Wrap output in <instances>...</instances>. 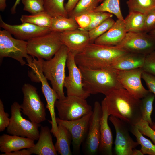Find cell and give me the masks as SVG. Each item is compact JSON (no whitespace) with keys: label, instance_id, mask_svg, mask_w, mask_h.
<instances>
[{"label":"cell","instance_id":"1","mask_svg":"<svg viewBox=\"0 0 155 155\" xmlns=\"http://www.w3.org/2000/svg\"><path fill=\"white\" fill-rule=\"evenodd\" d=\"M109 116L113 115L129 126L135 125L142 119L141 100L124 88L114 90L102 100Z\"/></svg>","mask_w":155,"mask_h":155},{"label":"cell","instance_id":"2","mask_svg":"<svg viewBox=\"0 0 155 155\" xmlns=\"http://www.w3.org/2000/svg\"><path fill=\"white\" fill-rule=\"evenodd\" d=\"M127 52L116 46L89 44L75 57L78 67L98 69L111 67L119 57Z\"/></svg>","mask_w":155,"mask_h":155},{"label":"cell","instance_id":"3","mask_svg":"<svg viewBox=\"0 0 155 155\" xmlns=\"http://www.w3.org/2000/svg\"><path fill=\"white\" fill-rule=\"evenodd\" d=\"M78 67L84 89L90 94L101 93L106 96L114 90L124 88L118 79V71L111 67L98 69Z\"/></svg>","mask_w":155,"mask_h":155},{"label":"cell","instance_id":"4","mask_svg":"<svg viewBox=\"0 0 155 155\" xmlns=\"http://www.w3.org/2000/svg\"><path fill=\"white\" fill-rule=\"evenodd\" d=\"M69 50L63 44L51 59H41L42 69L44 76L49 80L59 100L66 97L63 91L66 77L65 68Z\"/></svg>","mask_w":155,"mask_h":155},{"label":"cell","instance_id":"5","mask_svg":"<svg viewBox=\"0 0 155 155\" xmlns=\"http://www.w3.org/2000/svg\"><path fill=\"white\" fill-rule=\"evenodd\" d=\"M60 33L51 31L28 40V53L32 58L36 57L37 59H51L63 44Z\"/></svg>","mask_w":155,"mask_h":155},{"label":"cell","instance_id":"6","mask_svg":"<svg viewBox=\"0 0 155 155\" xmlns=\"http://www.w3.org/2000/svg\"><path fill=\"white\" fill-rule=\"evenodd\" d=\"M23 94L21 111L32 122L38 124L46 120V108L37 91V88L29 84L22 87Z\"/></svg>","mask_w":155,"mask_h":155},{"label":"cell","instance_id":"7","mask_svg":"<svg viewBox=\"0 0 155 155\" xmlns=\"http://www.w3.org/2000/svg\"><path fill=\"white\" fill-rule=\"evenodd\" d=\"M11 116L9 124L7 127L9 134L31 139L34 141L38 140L40 131V124L30 121L23 117L21 111L20 105L17 102H13L11 106Z\"/></svg>","mask_w":155,"mask_h":155},{"label":"cell","instance_id":"8","mask_svg":"<svg viewBox=\"0 0 155 155\" xmlns=\"http://www.w3.org/2000/svg\"><path fill=\"white\" fill-rule=\"evenodd\" d=\"M12 34L7 30H0V58L9 57L18 61L22 66L33 60L27 51V41L13 38Z\"/></svg>","mask_w":155,"mask_h":155},{"label":"cell","instance_id":"9","mask_svg":"<svg viewBox=\"0 0 155 155\" xmlns=\"http://www.w3.org/2000/svg\"><path fill=\"white\" fill-rule=\"evenodd\" d=\"M86 99L73 95L67 96L65 99L57 100L55 104L60 119L72 121L80 119L92 112V106Z\"/></svg>","mask_w":155,"mask_h":155},{"label":"cell","instance_id":"10","mask_svg":"<svg viewBox=\"0 0 155 155\" xmlns=\"http://www.w3.org/2000/svg\"><path fill=\"white\" fill-rule=\"evenodd\" d=\"M30 68L31 71L29 72V75L31 80L41 83L42 91L46 102V107L49 111L51 118V121L48 120L51 125V131L54 136L58 129L55 109V102L58 99V96L49 86L47 79L44 76L41 63L39 62H35L32 64Z\"/></svg>","mask_w":155,"mask_h":155},{"label":"cell","instance_id":"11","mask_svg":"<svg viewBox=\"0 0 155 155\" xmlns=\"http://www.w3.org/2000/svg\"><path fill=\"white\" fill-rule=\"evenodd\" d=\"M102 113L101 104L98 101L95 102L86 136L83 143V152L85 154L94 155L98 152Z\"/></svg>","mask_w":155,"mask_h":155},{"label":"cell","instance_id":"12","mask_svg":"<svg viewBox=\"0 0 155 155\" xmlns=\"http://www.w3.org/2000/svg\"><path fill=\"white\" fill-rule=\"evenodd\" d=\"M115 46L127 52L147 55L155 51V38L144 32H128Z\"/></svg>","mask_w":155,"mask_h":155},{"label":"cell","instance_id":"13","mask_svg":"<svg viewBox=\"0 0 155 155\" xmlns=\"http://www.w3.org/2000/svg\"><path fill=\"white\" fill-rule=\"evenodd\" d=\"M75 56L69 51L66 63L68 75L65 78L64 87L66 89L67 96H75L86 99L90 94L84 89L82 76L75 62Z\"/></svg>","mask_w":155,"mask_h":155},{"label":"cell","instance_id":"14","mask_svg":"<svg viewBox=\"0 0 155 155\" xmlns=\"http://www.w3.org/2000/svg\"><path fill=\"white\" fill-rule=\"evenodd\" d=\"M109 119L116 131L114 151L116 155H132L133 150L139 144L130 136L129 126L124 121L113 115Z\"/></svg>","mask_w":155,"mask_h":155},{"label":"cell","instance_id":"15","mask_svg":"<svg viewBox=\"0 0 155 155\" xmlns=\"http://www.w3.org/2000/svg\"><path fill=\"white\" fill-rule=\"evenodd\" d=\"M92 112L80 119L72 121L63 120L56 117L57 124L63 126L70 133L75 153H79L80 146L86 136Z\"/></svg>","mask_w":155,"mask_h":155},{"label":"cell","instance_id":"16","mask_svg":"<svg viewBox=\"0 0 155 155\" xmlns=\"http://www.w3.org/2000/svg\"><path fill=\"white\" fill-rule=\"evenodd\" d=\"M142 68L126 71H118V79L125 89L137 98L141 99L150 92L142 85Z\"/></svg>","mask_w":155,"mask_h":155},{"label":"cell","instance_id":"17","mask_svg":"<svg viewBox=\"0 0 155 155\" xmlns=\"http://www.w3.org/2000/svg\"><path fill=\"white\" fill-rule=\"evenodd\" d=\"M0 26L13 35L16 38L25 41L51 31L49 28L41 27L28 23L13 25L8 24L3 20L1 16Z\"/></svg>","mask_w":155,"mask_h":155},{"label":"cell","instance_id":"18","mask_svg":"<svg viewBox=\"0 0 155 155\" xmlns=\"http://www.w3.org/2000/svg\"><path fill=\"white\" fill-rule=\"evenodd\" d=\"M60 37L63 44L75 56L91 43L88 32L79 28L61 32Z\"/></svg>","mask_w":155,"mask_h":155},{"label":"cell","instance_id":"19","mask_svg":"<svg viewBox=\"0 0 155 155\" xmlns=\"http://www.w3.org/2000/svg\"><path fill=\"white\" fill-rule=\"evenodd\" d=\"M127 33L124 20L117 19L111 28L97 38L94 43L104 45L115 46L122 42Z\"/></svg>","mask_w":155,"mask_h":155},{"label":"cell","instance_id":"20","mask_svg":"<svg viewBox=\"0 0 155 155\" xmlns=\"http://www.w3.org/2000/svg\"><path fill=\"white\" fill-rule=\"evenodd\" d=\"M102 116L100 122V140L98 151L103 155H112L113 137L108 123L109 116L106 107L102 101Z\"/></svg>","mask_w":155,"mask_h":155},{"label":"cell","instance_id":"21","mask_svg":"<svg viewBox=\"0 0 155 155\" xmlns=\"http://www.w3.org/2000/svg\"><path fill=\"white\" fill-rule=\"evenodd\" d=\"M52 133L47 126L41 127L37 143L33 147L27 148L31 154L37 155H57L53 142Z\"/></svg>","mask_w":155,"mask_h":155},{"label":"cell","instance_id":"22","mask_svg":"<svg viewBox=\"0 0 155 155\" xmlns=\"http://www.w3.org/2000/svg\"><path fill=\"white\" fill-rule=\"evenodd\" d=\"M35 144L34 140L26 137L5 134L0 137V150L4 153L30 148Z\"/></svg>","mask_w":155,"mask_h":155},{"label":"cell","instance_id":"23","mask_svg":"<svg viewBox=\"0 0 155 155\" xmlns=\"http://www.w3.org/2000/svg\"><path fill=\"white\" fill-rule=\"evenodd\" d=\"M146 55L127 52L118 58L111 67L118 71H126L142 68Z\"/></svg>","mask_w":155,"mask_h":155},{"label":"cell","instance_id":"24","mask_svg":"<svg viewBox=\"0 0 155 155\" xmlns=\"http://www.w3.org/2000/svg\"><path fill=\"white\" fill-rule=\"evenodd\" d=\"M56 141L55 145L56 150L61 155H71V149L72 142L71 135L63 126L58 125L57 130L54 136Z\"/></svg>","mask_w":155,"mask_h":155},{"label":"cell","instance_id":"25","mask_svg":"<svg viewBox=\"0 0 155 155\" xmlns=\"http://www.w3.org/2000/svg\"><path fill=\"white\" fill-rule=\"evenodd\" d=\"M147 14L136 11L129 12L124 20L127 32H144Z\"/></svg>","mask_w":155,"mask_h":155},{"label":"cell","instance_id":"26","mask_svg":"<svg viewBox=\"0 0 155 155\" xmlns=\"http://www.w3.org/2000/svg\"><path fill=\"white\" fill-rule=\"evenodd\" d=\"M78 28L74 18L59 16L52 17L50 29L52 31L61 33Z\"/></svg>","mask_w":155,"mask_h":155},{"label":"cell","instance_id":"27","mask_svg":"<svg viewBox=\"0 0 155 155\" xmlns=\"http://www.w3.org/2000/svg\"><path fill=\"white\" fill-rule=\"evenodd\" d=\"M52 17L45 11L35 14L22 15L20 20L22 23H28L41 27L50 28Z\"/></svg>","mask_w":155,"mask_h":155},{"label":"cell","instance_id":"28","mask_svg":"<svg viewBox=\"0 0 155 155\" xmlns=\"http://www.w3.org/2000/svg\"><path fill=\"white\" fill-rule=\"evenodd\" d=\"M100 1V0H80L74 9L68 14V17L74 18L93 12L98 5Z\"/></svg>","mask_w":155,"mask_h":155},{"label":"cell","instance_id":"29","mask_svg":"<svg viewBox=\"0 0 155 155\" xmlns=\"http://www.w3.org/2000/svg\"><path fill=\"white\" fill-rule=\"evenodd\" d=\"M129 127L130 132L135 137L137 142L141 145V150L144 155H155V145L143 136L136 125Z\"/></svg>","mask_w":155,"mask_h":155},{"label":"cell","instance_id":"30","mask_svg":"<svg viewBox=\"0 0 155 155\" xmlns=\"http://www.w3.org/2000/svg\"><path fill=\"white\" fill-rule=\"evenodd\" d=\"M65 0H43L45 11L52 17H68L64 4Z\"/></svg>","mask_w":155,"mask_h":155},{"label":"cell","instance_id":"31","mask_svg":"<svg viewBox=\"0 0 155 155\" xmlns=\"http://www.w3.org/2000/svg\"><path fill=\"white\" fill-rule=\"evenodd\" d=\"M126 4L129 12L148 14L155 9V0H127Z\"/></svg>","mask_w":155,"mask_h":155},{"label":"cell","instance_id":"32","mask_svg":"<svg viewBox=\"0 0 155 155\" xmlns=\"http://www.w3.org/2000/svg\"><path fill=\"white\" fill-rule=\"evenodd\" d=\"M94 11L108 12L115 15L118 19L124 20L120 9V0H104Z\"/></svg>","mask_w":155,"mask_h":155},{"label":"cell","instance_id":"33","mask_svg":"<svg viewBox=\"0 0 155 155\" xmlns=\"http://www.w3.org/2000/svg\"><path fill=\"white\" fill-rule=\"evenodd\" d=\"M155 97V94L150 92L141 99L142 119L148 122L150 125H152L153 123L151 115Z\"/></svg>","mask_w":155,"mask_h":155},{"label":"cell","instance_id":"34","mask_svg":"<svg viewBox=\"0 0 155 155\" xmlns=\"http://www.w3.org/2000/svg\"><path fill=\"white\" fill-rule=\"evenodd\" d=\"M115 22L112 17L109 18L95 28L88 31L91 43H94L97 38L109 30Z\"/></svg>","mask_w":155,"mask_h":155},{"label":"cell","instance_id":"35","mask_svg":"<svg viewBox=\"0 0 155 155\" xmlns=\"http://www.w3.org/2000/svg\"><path fill=\"white\" fill-rule=\"evenodd\" d=\"M24 5L23 10L31 14L45 11L43 0H21Z\"/></svg>","mask_w":155,"mask_h":155},{"label":"cell","instance_id":"36","mask_svg":"<svg viewBox=\"0 0 155 155\" xmlns=\"http://www.w3.org/2000/svg\"><path fill=\"white\" fill-rule=\"evenodd\" d=\"M92 13L93 19L91 24L84 30L89 31L101 24L107 18L113 16L112 14L106 12L93 11Z\"/></svg>","mask_w":155,"mask_h":155},{"label":"cell","instance_id":"37","mask_svg":"<svg viewBox=\"0 0 155 155\" xmlns=\"http://www.w3.org/2000/svg\"><path fill=\"white\" fill-rule=\"evenodd\" d=\"M136 126L142 134L149 137L155 145V131L151 128L148 123L142 119Z\"/></svg>","mask_w":155,"mask_h":155},{"label":"cell","instance_id":"38","mask_svg":"<svg viewBox=\"0 0 155 155\" xmlns=\"http://www.w3.org/2000/svg\"><path fill=\"white\" fill-rule=\"evenodd\" d=\"M142 68L144 71L155 76V51L146 55Z\"/></svg>","mask_w":155,"mask_h":155},{"label":"cell","instance_id":"39","mask_svg":"<svg viewBox=\"0 0 155 155\" xmlns=\"http://www.w3.org/2000/svg\"><path fill=\"white\" fill-rule=\"evenodd\" d=\"M75 19L79 26L78 28L84 30L91 24L93 19L92 12L75 17Z\"/></svg>","mask_w":155,"mask_h":155},{"label":"cell","instance_id":"40","mask_svg":"<svg viewBox=\"0 0 155 155\" xmlns=\"http://www.w3.org/2000/svg\"><path fill=\"white\" fill-rule=\"evenodd\" d=\"M9 115L5 111L3 102L0 99V132L3 131L9 126L10 122Z\"/></svg>","mask_w":155,"mask_h":155},{"label":"cell","instance_id":"41","mask_svg":"<svg viewBox=\"0 0 155 155\" xmlns=\"http://www.w3.org/2000/svg\"><path fill=\"white\" fill-rule=\"evenodd\" d=\"M155 29V9L147 14L144 32L148 33Z\"/></svg>","mask_w":155,"mask_h":155},{"label":"cell","instance_id":"42","mask_svg":"<svg viewBox=\"0 0 155 155\" xmlns=\"http://www.w3.org/2000/svg\"><path fill=\"white\" fill-rule=\"evenodd\" d=\"M141 78L145 81L150 91L155 94V76L144 71Z\"/></svg>","mask_w":155,"mask_h":155},{"label":"cell","instance_id":"43","mask_svg":"<svg viewBox=\"0 0 155 155\" xmlns=\"http://www.w3.org/2000/svg\"><path fill=\"white\" fill-rule=\"evenodd\" d=\"M80 0H68L64 5L65 9L68 13H70L74 8Z\"/></svg>","mask_w":155,"mask_h":155},{"label":"cell","instance_id":"44","mask_svg":"<svg viewBox=\"0 0 155 155\" xmlns=\"http://www.w3.org/2000/svg\"><path fill=\"white\" fill-rule=\"evenodd\" d=\"M31 154L27 149H23L13 152L4 153L0 154V155H30Z\"/></svg>","mask_w":155,"mask_h":155},{"label":"cell","instance_id":"45","mask_svg":"<svg viewBox=\"0 0 155 155\" xmlns=\"http://www.w3.org/2000/svg\"><path fill=\"white\" fill-rule=\"evenodd\" d=\"M21 0H16V1L11 9V13L12 14H14L16 12V8L20 4V1Z\"/></svg>","mask_w":155,"mask_h":155},{"label":"cell","instance_id":"46","mask_svg":"<svg viewBox=\"0 0 155 155\" xmlns=\"http://www.w3.org/2000/svg\"><path fill=\"white\" fill-rule=\"evenodd\" d=\"M6 0H0V10L3 11L5 9L6 6Z\"/></svg>","mask_w":155,"mask_h":155},{"label":"cell","instance_id":"47","mask_svg":"<svg viewBox=\"0 0 155 155\" xmlns=\"http://www.w3.org/2000/svg\"><path fill=\"white\" fill-rule=\"evenodd\" d=\"M141 150H138L134 148L133 150L132 155H143Z\"/></svg>","mask_w":155,"mask_h":155},{"label":"cell","instance_id":"48","mask_svg":"<svg viewBox=\"0 0 155 155\" xmlns=\"http://www.w3.org/2000/svg\"><path fill=\"white\" fill-rule=\"evenodd\" d=\"M151 35L155 38V29L149 33H148Z\"/></svg>","mask_w":155,"mask_h":155},{"label":"cell","instance_id":"49","mask_svg":"<svg viewBox=\"0 0 155 155\" xmlns=\"http://www.w3.org/2000/svg\"><path fill=\"white\" fill-rule=\"evenodd\" d=\"M150 126L155 131V122H153L152 125Z\"/></svg>","mask_w":155,"mask_h":155},{"label":"cell","instance_id":"50","mask_svg":"<svg viewBox=\"0 0 155 155\" xmlns=\"http://www.w3.org/2000/svg\"><path fill=\"white\" fill-rule=\"evenodd\" d=\"M104 0H100V3H101L103 2Z\"/></svg>","mask_w":155,"mask_h":155}]
</instances>
